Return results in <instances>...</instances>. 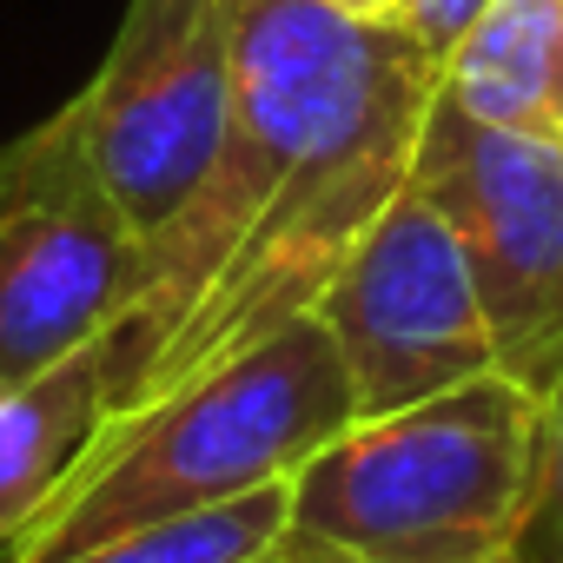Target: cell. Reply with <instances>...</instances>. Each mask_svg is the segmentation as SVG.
I'll return each mask as SVG.
<instances>
[{"label": "cell", "mask_w": 563, "mask_h": 563, "mask_svg": "<svg viewBox=\"0 0 563 563\" xmlns=\"http://www.w3.org/2000/svg\"><path fill=\"white\" fill-rule=\"evenodd\" d=\"M424 54L398 27L352 21L325 0H232L225 133L192 199L140 245V292L107 339V391L166 345L239 239Z\"/></svg>", "instance_id": "obj_1"}, {"label": "cell", "mask_w": 563, "mask_h": 563, "mask_svg": "<svg viewBox=\"0 0 563 563\" xmlns=\"http://www.w3.org/2000/svg\"><path fill=\"white\" fill-rule=\"evenodd\" d=\"M358 418L345 358L319 312L93 431L67 484L21 530L8 563H67L120 530L286 484Z\"/></svg>", "instance_id": "obj_2"}, {"label": "cell", "mask_w": 563, "mask_h": 563, "mask_svg": "<svg viewBox=\"0 0 563 563\" xmlns=\"http://www.w3.org/2000/svg\"><path fill=\"white\" fill-rule=\"evenodd\" d=\"M550 411L510 372H477L385 418H352L292 471V523L358 563H517L543 504Z\"/></svg>", "instance_id": "obj_3"}, {"label": "cell", "mask_w": 563, "mask_h": 563, "mask_svg": "<svg viewBox=\"0 0 563 563\" xmlns=\"http://www.w3.org/2000/svg\"><path fill=\"white\" fill-rule=\"evenodd\" d=\"M140 292V232L100 192L60 107L0 146V385L113 339Z\"/></svg>", "instance_id": "obj_4"}, {"label": "cell", "mask_w": 563, "mask_h": 563, "mask_svg": "<svg viewBox=\"0 0 563 563\" xmlns=\"http://www.w3.org/2000/svg\"><path fill=\"white\" fill-rule=\"evenodd\" d=\"M411 186L471 258L497 372L550 391L563 378V146L484 126L438 93L411 153Z\"/></svg>", "instance_id": "obj_5"}, {"label": "cell", "mask_w": 563, "mask_h": 563, "mask_svg": "<svg viewBox=\"0 0 563 563\" xmlns=\"http://www.w3.org/2000/svg\"><path fill=\"white\" fill-rule=\"evenodd\" d=\"M232 100V0H126L100 74L67 100L87 166L140 245L192 199Z\"/></svg>", "instance_id": "obj_6"}, {"label": "cell", "mask_w": 563, "mask_h": 563, "mask_svg": "<svg viewBox=\"0 0 563 563\" xmlns=\"http://www.w3.org/2000/svg\"><path fill=\"white\" fill-rule=\"evenodd\" d=\"M312 312L345 358L358 418H385L477 372H497L471 258L411 179L339 258Z\"/></svg>", "instance_id": "obj_7"}, {"label": "cell", "mask_w": 563, "mask_h": 563, "mask_svg": "<svg viewBox=\"0 0 563 563\" xmlns=\"http://www.w3.org/2000/svg\"><path fill=\"white\" fill-rule=\"evenodd\" d=\"M438 93L484 126L563 146V0H490L451 47Z\"/></svg>", "instance_id": "obj_8"}, {"label": "cell", "mask_w": 563, "mask_h": 563, "mask_svg": "<svg viewBox=\"0 0 563 563\" xmlns=\"http://www.w3.org/2000/svg\"><path fill=\"white\" fill-rule=\"evenodd\" d=\"M107 418V339L41 378L0 385V550L47 510Z\"/></svg>", "instance_id": "obj_9"}, {"label": "cell", "mask_w": 563, "mask_h": 563, "mask_svg": "<svg viewBox=\"0 0 563 563\" xmlns=\"http://www.w3.org/2000/svg\"><path fill=\"white\" fill-rule=\"evenodd\" d=\"M286 523H292V477L245 490V497H225V504H206V510H186V517L120 530V537H107L67 563H245Z\"/></svg>", "instance_id": "obj_10"}, {"label": "cell", "mask_w": 563, "mask_h": 563, "mask_svg": "<svg viewBox=\"0 0 563 563\" xmlns=\"http://www.w3.org/2000/svg\"><path fill=\"white\" fill-rule=\"evenodd\" d=\"M550 411V471H543V504L517 543V563H563V378L543 391Z\"/></svg>", "instance_id": "obj_11"}, {"label": "cell", "mask_w": 563, "mask_h": 563, "mask_svg": "<svg viewBox=\"0 0 563 563\" xmlns=\"http://www.w3.org/2000/svg\"><path fill=\"white\" fill-rule=\"evenodd\" d=\"M490 8V0H398V14L385 21V27H398L438 74H444V60H451V47L471 34V21Z\"/></svg>", "instance_id": "obj_12"}, {"label": "cell", "mask_w": 563, "mask_h": 563, "mask_svg": "<svg viewBox=\"0 0 563 563\" xmlns=\"http://www.w3.org/2000/svg\"><path fill=\"white\" fill-rule=\"evenodd\" d=\"M245 563H358L352 550H339L332 537H319V530H306V523H286L258 556H245Z\"/></svg>", "instance_id": "obj_13"}, {"label": "cell", "mask_w": 563, "mask_h": 563, "mask_svg": "<svg viewBox=\"0 0 563 563\" xmlns=\"http://www.w3.org/2000/svg\"><path fill=\"white\" fill-rule=\"evenodd\" d=\"M325 8H339V14H352V21H391L398 0H325Z\"/></svg>", "instance_id": "obj_14"}]
</instances>
